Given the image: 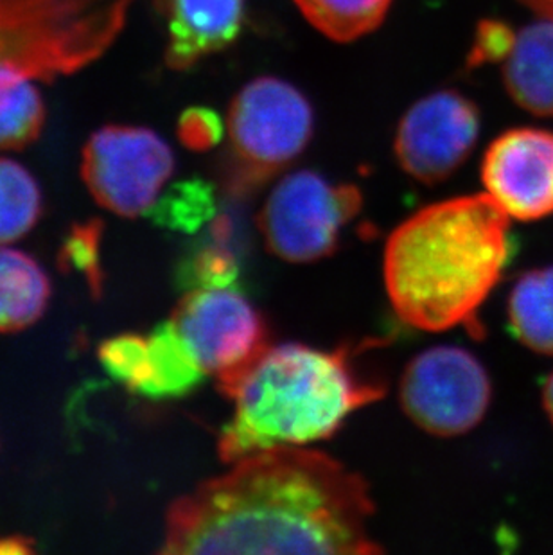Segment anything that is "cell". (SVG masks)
<instances>
[{"instance_id":"cell-1","label":"cell","mask_w":553,"mask_h":555,"mask_svg":"<svg viewBox=\"0 0 553 555\" xmlns=\"http://www.w3.org/2000/svg\"><path fill=\"white\" fill-rule=\"evenodd\" d=\"M365 480L304 446L257 451L178 498L164 554H376Z\"/></svg>"},{"instance_id":"cell-2","label":"cell","mask_w":553,"mask_h":555,"mask_svg":"<svg viewBox=\"0 0 553 555\" xmlns=\"http://www.w3.org/2000/svg\"><path fill=\"white\" fill-rule=\"evenodd\" d=\"M511 221L489 194L443 199L417 210L388 237L383 275L397 317L440 333L467 325L511 262Z\"/></svg>"},{"instance_id":"cell-3","label":"cell","mask_w":553,"mask_h":555,"mask_svg":"<svg viewBox=\"0 0 553 555\" xmlns=\"http://www.w3.org/2000/svg\"><path fill=\"white\" fill-rule=\"evenodd\" d=\"M361 351L268 346L237 376L220 383L234 403L218 442L221 461L234 464L257 451L330 439L352 412L382 399L387 383L358 362Z\"/></svg>"},{"instance_id":"cell-4","label":"cell","mask_w":553,"mask_h":555,"mask_svg":"<svg viewBox=\"0 0 553 555\" xmlns=\"http://www.w3.org/2000/svg\"><path fill=\"white\" fill-rule=\"evenodd\" d=\"M131 0H0V70L53 79L100 59Z\"/></svg>"},{"instance_id":"cell-5","label":"cell","mask_w":553,"mask_h":555,"mask_svg":"<svg viewBox=\"0 0 553 555\" xmlns=\"http://www.w3.org/2000/svg\"><path fill=\"white\" fill-rule=\"evenodd\" d=\"M230 184L257 188L290 168L313 139L308 98L284 79L257 78L234 95L227 116Z\"/></svg>"},{"instance_id":"cell-6","label":"cell","mask_w":553,"mask_h":555,"mask_svg":"<svg viewBox=\"0 0 553 555\" xmlns=\"http://www.w3.org/2000/svg\"><path fill=\"white\" fill-rule=\"evenodd\" d=\"M361 199L356 185L334 184L324 175L300 169L279 180L257 225L273 256L287 262L319 261L338 248Z\"/></svg>"},{"instance_id":"cell-7","label":"cell","mask_w":553,"mask_h":555,"mask_svg":"<svg viewBox=\"0 0 553 555\" xmlns=\"http://www.w3.org/2000/svg\"><path fill=\"white\" fill-rule=\"evenodd\" d=\"M172 171L171 147L144 126H103L83 147L81 177L90 194L125 218L147 215Z\"/></svg>"},{"instance_id":"cell-8","label":"cell","mask_w":553,"mask_h":555,"mask_svg":"<svg viewBox=\"0 0 553 555\" xmlns=\"http://www.w3.org/2000/svg\"><path fill=\"white\" fill-rule=\"evenodd\" d=\"M399 398L419 428L454 437L473 430L486 417L491 379L480 360L462 347H432L408 363Z\"/></svg>"},{"instance_id":"cell-9","label":"cell","mask_w":553,"mask_h":555,"mask_svg":"<svg viewBox=\"0 0 553 555\" xmlns=\"http://www.w3.org/2000/svg\"><path fill=\"white\" fill-rule=\"evenodd\" d=\"M205 374L229 382L268 346L267 320L240 289H193L171 317Z\"/></svg>"},{"instance_id":"cell-10","label":"cell","mask_w":553,"mask_h":555,"mask_svg":"<svg viewBox=\"0 0 553 555\" xmlns=\"http://www.w3.org/2000/svg\"><path fill=\"white\" fill-rule=\"evenodd\" d=\"M478 133V106L459 90H439L401 117L394 152L408 177L421 184H440L470 158Z\"/></svg>"},{"instance_id":"cell-11","label":"cell","mask_w":553,"mask_h":555,"mask_svg":"<svg viewBox=\"0 0 553 555\" xmlns=\"http://www.w3.org/2000/svg\"><path fill=\"white\" fill-rule=\"evenodd\" d=\"M481 180L509 218L543 220L553 215V133L514 128L489 144Z\"/></svg>"},{"instance_id":"cell-12","label":"cell","mask_w":553,"mask_h":555,"mask_svg":"<svg viewBox=\"0 0 553 555\" xmlns=\"http://www.w3.org/2000/svg\"><path fill=\"white\" fill-rule=\"evenodd\" d=\"M245 0H171L167 8L166 63L185 70L230 48L245 26Z\"/></svg>"},{"instance_id":"cell-13","label":"cell","mask_w":553,"mask_h":555,"mask_svg":"<svg viewBox=\"0 0 553 555\" xmlns=\"http://www.w3.org/2000/svg\"><path fill=\"white\" fill-rule=\"evenodd\" d=\"M503 83L523 111L553 117V18L543 16L516 33L503 65Z\"/></svg>"},{"instance_id":"cell-14","label":"cell","mask_w":553,"mask_h":555,"mask_svg":"<svg viewBox=\"0 0 553 555\" xmlns=\"http://www.w3.org/2000/svg\"><path fill=\"white\" fill-rule=\"evenodd\" d=\"M51 283L33 257L0 245V333L26 330L48 309Z\"/></svg>"},{"instance_id":"cell-15","label":"cell","mask_w":553,"mask_h":555,"mask_svg":"<svg viewBox=\"0 0 553 555\" xmlns=\"http://www.w3.org/2000/svg\"><path fill=\"white\" fill-rule=\"evenodd\" d=\"M150 341V377L141 396L152 399L183 398L204 382V369L183 340L172 320L157 325Z\"/></svg>"},{"instance_id":"cell-16","label":"cell","mask_w":553,"mask_h":555,"mask_svg":"<svg viewBox=\"0 0 553 555\" xmlns=\"http://www.w3.org/2000/svg\"><path fill=\"white\" fill-rule=\"evenodd\" d=\"M509 322L523 346L553 357V267L517 279L509 297Z\"/></svg>"},{"instance_id":"cell-17","label":"cell","mask_w":553,"mask_h":555,"mask_svg":"<svg viewBox=\"0 0 553 555\" xmlns=\"http://www.w3.org/2000/svg\"><path fill=\"white\" fill-rule=\"evenodd\" d=\"M35 79L18 70H0V152L37 141L46 126V103Z\"/></svg>"},{"instance_id":"cell-18","label":"cell","mask_w":553,"mask_h":555,"mask_svg":"<svg viewBox=\"0 0 553 555\" xmlns=\"http://www.w3.org/2000/svg\"><path fill=\"white\" fill-rule=\"evenodd\" d=\"M306 21L334 42H355L382 26L394 0H293Z\"/></svg>"},{"instance_id":"cell-19","label":"cell","mask_w":553,"mask_h":555,"mask_svg":"<svg viewBox=\"0 0 553 555\" xmlns=\"http://www.w3.org/2000/svg\"><path fill=\"white\" fill-rule=\"evenodd\" d=\"M42 191L22 164L0 157V245L16 242L42 216Z\"/></svg>"},{"instance_id":"cell-20","label":"cell","mask_w":553,"mask_h":555,"mask_svg":"<svg viewBox=\"0 0 553 555\" xmlns=\"http://www.w3.org/2000/svg\"><path fill=\"white\" fill-rule=\"evenodd\" d=\"M215 215V189L200 179L182 180L171 185L147 210L155 225L188 234L210 223Z\"/></svg>"},{"instance_id":"cell-21","label":"cell","mask_w":553,"mask_h":555,"mask_svg":"<svg viewBox=\"0 0 553 555\" xmlns=\"http://www.w3.org/2000/svg\"><path fill=\"white\" fill-rule=\"evenodd\" d=\"M240 279V262L234 251L215 243L200 248L178 268L180 288L193 289L232 288Z\"/></svg>"},{"instance_id":"cell-22","label":"cell","mask_w":553,"mask_h":555,"mask_svg":"<svg viewBox=\"0 0 553 555\" xmlns=\"http://www.w3.org/2000/svg\"><path fill=\"white\" fill-rule=\"evenodd\" d=\"M101 365L115 382L141 393L150 377V341L139 335H119L103 341L98 351Z\"/></svg>"},{"instance_id":"cell-23","label":"cell","mask_w":553,"mask_h":555,"mask_svg":"<svg viewBox=\"0 0 553 555\" xmlns=\"http://www.w3.org/2000/svg\"><path fill=\"white\" fill-rule=\"evenodd\" d=\"M103 236V223L89 220L76 223L63 240L57 254V264L63 272L83 273L95 297L101 294L103 272H101L100 245Z\"/></svg>"},{"instance_id":"cell-24","label":"cell","mask_w":553,"mask_h":555,"mask_svg":"<svg viewBox=\"0 0 553 555\" xmlns=\"http://www.w3.org/2000/svg\"><path fill=\"white\" fill-rule=\"evenodd\" d=\"M516 42V33L506 22L498 18H486L478 22L475 37L471 43L465 65L470 70L484 67L489 63L505 62Z\"/></svg>"},{"instance_id":"cell-25","label":"cell","mask_w":553,"mask_h":555,"mask_svg":"<svg viewBox=\"0 0 553 555\" xmlns=\"http://www.w3.org/2000/svg\"><path fill=\"white\" fill-rule=\"evenodd\" d=\"M223 121L218 112L207 106H191L178 119V139L191 152H209L223 137Z\"/></svg>"},{"instance_id":"cell-26","label":"cell","mask_w":553,"mask_h":555,"mask_svg":"<svg viewBox=\"0 0 553 555\" xmlns=\"http://www.w3.org/2000/svg\"><path fill=\"white\" fill-rule=\"evenodd\" d=\"M35 552V543L24 535H0V555H24Z\"/></svg>"},{"instance_id":"cell-27","label":"cell","mask_w":553,"mask_h":555,"mask_svg":"<svg viewBox=\"0 0 553 555\" xmlns=\"http://www.w3.org/2000/svg\"><path fill=\"white\" fill-rule=\"evenodd\" d=\"M544 18H553V0H519Z\"/></svg>"},{"instance_id":"cell-28","label":"cell","mask_w":553,"mask_h":555,"mask_svg":"<svg viewBox=\"0 0 553 555\" xmlns=\"http://www.w3.org/2000/svg\"><path fill=\"white\" fill-rule=\"evenodd\" d=\"M543 403L544 410H546V414H549L550 421H552L553 425V374L549 377L546 385H544Z\"/></svg>"},{"instance_id":"cell-29","label":"cell","mask_w":553,"mask_h":555,"mask_svg":"<svg viewBox=\"0 0 553 555\" xmlns=\"http://www.w3.org/2000/svg\"><path fill=\"white\" fill-rule=\"evenodd\" d=\"M171 4V0H153V5H155V10L160 13V15H166L167 8Z\"/></svg>"}]
</instances>
